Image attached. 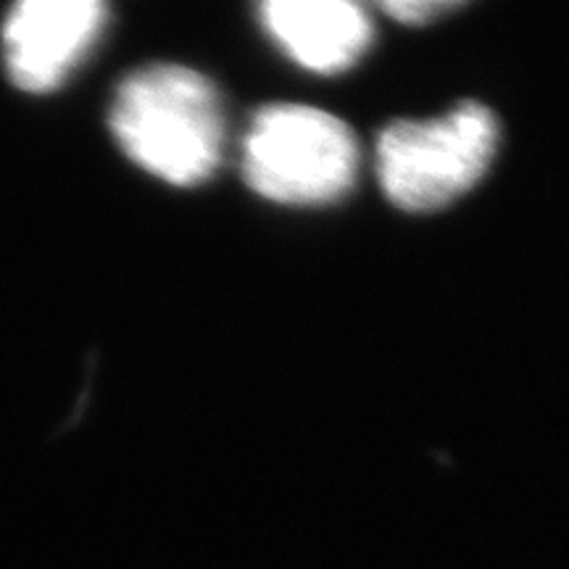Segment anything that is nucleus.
<instances>
[{
  "mask_svg": "<svg viewBox=\"0 0 569 569\" xmlns=\"http://www.w3.org/2000/svg\"><path fill=\"white\" fill-rule=\"evenodd\" d=\"M106 27L98 0H24L6 17L3 48L13 84L53 90L96 46Z\"/></svg>",
  "mask_w": 569,
  "mask_h": 569,
  "instance_id": "4",
  "label": "nucleus"
},
{
  "mask_svg": "<svg viewBox=\"0 0 569 569\" xmlns=\"http://www.w3.org/2000/svg\"><path fill=\"white\" fill-rule=\"evenodd\" d=\"M496 146L493 111L467 101L446 117L390 124L377 142V172L398 209L436 211L482 180Z\"/></svg>",
  "mask_w": 569,
  "mask_h": 569,
  "instance_id": "3",
  "label": "nucleus"
},
{
  "mask_svg": "<svg viewBox=\"0 0 569 569\" xmlns=\"http://www.w3.org/2000/svg\"><path fill=\"white\" fill-rule=\"evenodd\" d=\"M111 132L122 151L159 180L196 188L219 169L224 113L219 92L203 74L156 63L119 84Z\"/></svg>",
  "mask_w": 569,
  "mask_h": 569,
  "instance_id": "1",
  "label": "nucleus"
},
{
  "mask_svg": "<svg viewBox=\"0 0 569 569\" xmlns=\"http://www.w3.org/2000/svg\"><path fill=\"white\" fill-rule=\"evenodd\" d=\"M356 172L359 142L351 127L322 109L267 106L246 134V182L274 203H332L353 188Z\"/></svg>",
  "mask_w": 569,
  "mask_h": 569,
  "instance_id": "2",
  "label": "nucleus"
},
{
  "mask_svg": "<svg viewBox=\"0 0 569 569\" xmlns=\"http://www.w3.org/2000/svg\"><path fill=\"white\" fill-rule=\"evenodd\" d=\"M261 21L290 59L317 74L348 69L372 42V21L346 0H269Z\"/></svg>",
  "mask_w": 569,
  "mask_h": 569,
  "instance_id": "5",
  "label": "nucleus"
},
{
  "mask_svg": "<svg viewBox=\"0 0 569 569\" xmlns=\"http://www.w3.org/2000/svg\"><path fill=\"white\" fill-rule=\"evenodd\" d=\"M459 9V3H448V0H396V3H382V11L390 17L403 21V24H427L438 17V13Z\"/></svg>",
  "mask_w": 569,
  "mask_h": 569,
  "instance_id": "6",
  "label": "nucleus"
}]
</instances>
